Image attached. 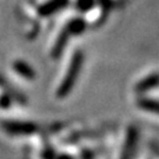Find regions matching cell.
Listing matches in <instances>:
<instances>
[{
  "instance_id": "cell-12",
  "label": "cell",
  "mask_w": 159,
  "mask_h": 159,
  "mask_svg": "<svg viewBox=\"0 0 159 159\" xmlns=\"http://www.w3.org/2000/svg\"><path fill=\"white\" fill-rule=\"evenodd\" d=\"M40 156H41V159H56L57 153L52 148H45L44 150H41Z\"/></svg>"
},
{
  "instance_id": "cell-2",
  "label": "cell",
  "mask_w": 159,
  "mask_h": 159,
  "mask_svg": "<svg viewBox=\"0 0 159 159\" xmlns=\"http://www.w3.org/2000/svg\"><path fill=\"white\" fill-rule=\"evenodd\" d=\"M2 131L11 136H29L39 131V126L32 121H17V120H4L0 123Z\"/></svg>"
},
{
  "instance_id": "cell-1",
  "label": "cell",
  "mask_w": 159,
  "mask_h": 159,
  "mask_svg": "<svg viewBox=\"0 0 159 159\" xmlns=\"http://www.w3.org/2000/svg\"><path fill=\"white\" fill-rule=\"evenodd\" d=\"M83 60H84V56L81 51H75L73 57L71 59V63L68 66L66 74L64 77L61 84L59 85L57 90V97L58 98H65L66 96L70 94V92L72 91L75 80L78 78V74L80 72V68L83 65Z\"/></svg>"
},
{
  "instance_id": "cell-10",
  "label": "cell",
  "mask_w": 159,
  "mask_h": 159,
  "mask_svg": "<svg viewBox=\"0 0 159 159\" xmlns=\"http://www.w3.org/2000/svg\"><path fill=\"white\" fill-rule=\"evenodd\" d=\"M13 102V98L11 97L10 93L4 92L0 96V108H8Z\"/></svg>"
},
{
  "instance_id": "cell-11",
  "label": "cell",
  "mask_w": 159,
  "mask_h": 159,
  "mask_svg": "<svg viewBox=\"0 0 159 159\" xmlns=\"http://www.w3.org/2000/svg\"><path fill=\"white\" fill-rule=\"evenodd\" d=\"M94 1L93 0H78L77 1V8L81 12H86L93 7Z\"/></svg>"
},
{
  "instance_id": "cell-3",
  "label": "cell",
  "mask_w": 159,
  "mask_h": 159,
  "mask_svg": "<svg viewBox=\"0 0 159 159\" xmlns=\"http://www.w3.org/2000/svg\"><path fill=\"white\" fill-rule=\"evenodd\" d=\"M0 89H2L5 92L7 93H10L11 97L13 98V100L18 104H20V105H26L27 104V98L24 96L21 92H19L18 90H16L14 87H12L10 84H8V81L0 74Z\"/></svg>"
},
{
  "instance_id": "cell-7",
  "label": "cell",
  "mask_w": 159,
  "mask_h": 159,
  "mask_svg": "<svg viewBox=\"0 0 159 159\" xmlns=\"http://www.w3.org/2000/svg\"><path fill=\"white\" fill-rule=\"evenodd\" d=\"M159 84V75L158 74H152L148 77L146 79L142 80L138 86H137V90L138 91H146L148 89H152L154 86H157Z\"/></svg>"
},
{
  "instance_id": "cell-6",
  "label": "cell",
  "mask_w": 159,
  "mask_h": 159,
  "mask_svg": "<svg viewBox=\"0 0 159 159\" xmlns=\"http://www.w3.org/2000/svg\"><path fill=\"white\" fill-rule=\"evenodd\" d=\"M68 35H70V32H68L67 29H65L61 33L59 34V37H58V39L56 40L54 46H53V48H52V51H51V57L52 58L57 59V58L60 57L61 52H63V50L65 48V46H66Z\"/></svg>"
},
{
  "instance_id": "cell-4",
  "label": "cell",
  "mask_w": 159,
  "mask_h": 159,
  "mask_svg": "<svg viewBox=\"0 0 159 159\" xmlns=\"http://www.w3.org/2000/svg\"><path fill=\"white\" fill-rule=\"evenodd\" d=\"M12 67L20 77H23L25 79L33 80L35 78V71L33 70V67H31L29 64L24 60H16L12 65Z\"/></svg>"
},
{
  "instance_id": "cell-13",
  "label": "cell",
  "mask_w": 159,
  "mask_h": 159,
  "mask_svg": "<svg viewBox=\"0 0 159 159\" xmlns=\"http://www.w3.org/2000/svg\"><path fill=\"white\" fill-rule=\"evenodd\" d=\"M56 159H73V157L71 154L67 153H61V154H57Z\"/></svg>"
},
{
  "instance_id": "cell-8",
  "label": "cell",
  "mask_w": 159,
  "mask_h": 159,
  "mask_svg": "<svg viewBox=\"0 0 159 159\" xmlns=\"http://www.w3.org/2000/svg\"><path fill=\"white\" fill-rule=\"evenodd\" d=\"M70 34H80L86 29V23L83 19H73L68 23L67 27Z\"/></svg>"
},
{
  "instance_id": "cell-9",
  "label": "cell",
  "mask_w": 159,
  "mask_h": 159,
  "mask_svg": "<svg viewBox=\"0 0 159 159\" xmlns=\"http://www.w3.org/2000/svg\"><path fill=\"white\" fill-rule=\"evenodd\" d=\"M139 106H142L143 108L148 110V111H151V112H156V113L159 114V102H153V100L145 99V100L139 102Z\"/></svg>"
},
{
  "instance_id": "cell-5",
  "label": "cell",
  "mask_w": 159,
  "mask_h": 159,
  "mask_svg": "<svg viewBox=\"0 0 159 159\" xmlns=\"http://www.w3.org/2000/svg\"><path fill=\"white\" fill-rule=\"evenodd\" d=\"M67 2L68 0H50L45 5L40 6L38 8V13L40 16H48V14H52L58 10L65 7L67 5Z\"/></svg>"
}]
</instances>
